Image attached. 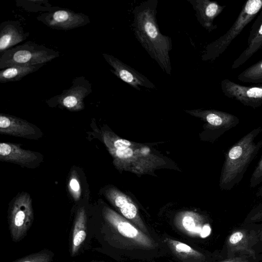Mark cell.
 <instances>
[{
    "instance_id": "obj_20",
    "label": "cell",
    "mask_w": 262,
    "mask_h": 262,
    "mask_svg": "<svg viewBox=\"0 0 262 262\" xmlns=\"http://www.w3.org/2000/svg\"><path fill=\"white\" fill-rule=\"evenodd\" d=\"M165 241L172 253L184 261L199 262L204 259L202 253L183 242L167 237Z\"/></svg>"
},
{
    "instance_id": "obj_5",
    "label": "cell",
    "mask_w": 262,
    "mask_h": 262,
    "mask_svg": "<svg viewBox=\"0 0 262 262\" xmlns=\"http://www.w3.org/2000/svg\"><path fill=\"white\" fill-rule=\"evenodd\" d=\"M33 220L32 199L29 194L23 192L14 198L9 211V228L13 242H18L25 237Z\"/></svg>"
},
{
    "instance_id": "obj_12",
    "label": "cell",
    "mask_w": 262,
    "mask_h": 262,
    "mask_svg": "<svg viewBox=\"0 0 262 262\" xmlns=\"http://www.w3.org/2000/svg\"><path fill=\"white\" fill-rule=\"evenodd\" d=\"M39 153L21 148L18 144L2 142L0 144V160L28 168H34L39 162Z\"/></svg>"
},
{
    "instance_id": "obj_14",
    "label": "cell",
    "mask_w": 262,
    "mask_h": 262,
    "mask_svg": "<svg viewBox=\"0 0 262 262\" xmlns=\"http://www.w3.org/2000/svg\"><path fill=\"white\" fill-rule=\"evenodd\" d=\"M203 118L210 128L219 137L226 132L238 124L239 120L236 116L223 111L216 110H198L191 112Z\"/></svg>"
},
{
    "instance_id": "obj_3",
    "label": "cell",
    "mask_w": 262,
    "mask_h": 262,
    "mask_svg": "<svg viewBox=\"0 0 262 262\" xmlns=\"http://www.w3.org/2000/svg\"><path fill=\"white\" fill-rule=\"evenodd\" d=\"M261 9L262 0H248L245 2L231 28L223 35L206 46L202 59L204 61H213L218 58Z\"/></svg>"
},
{
    "instance_id": "obj_19",
    "label": "cell",
    "mask_w": 262,
    "mask_h": 262,
    "mask_svg": "<svg viewBox=\"0 0 262 262\" xmlns=\"http://www.w3.org/2000/svg\"><path fill=\"white\" fill-rule=\"evenodd\" d=\"M87 216L84 207L78 209L76 214L73 229L71 255H76L83 244L87 235Z\"/></svg>"
},
{
    "instance_id": "obj_13",
    "label": "cell",
    "mask_w": 262,
    "mask_h": 262,
    "mask_svg": "<svg viewBox=\"0 0 262 262\" xmlns=\"http://www.w3.org/2000/svg\"><path fill=\"white\" fill-rule=\"evenodd\" d=\"M187 2L191 5L198 22L204 29L211 32L217 28L213 21L225 8V5H220L210 0H187Z\"/></svg>"
},
{
    "instance_id": "obj_11",
    "label": "cell",
    "mask_w": 262,
    "mask_h": 262,
    "mask_svg": "<svg viewBox=\"0 0 262 262\" xmlns=\"http://www.w3.org/2000/svg\"><path fill=\"white\" fill-rule=\"evenodd\" d=\"M0 133L29 139L40 137V130L29 122L10 115L0 114Z\"/></svg>"
},
{
    "instance_id": "obj_15",
    "label": "cell",
    "mask_w": 262,
    "mask_h": 262,
    "mask_svg": "<svg viewBox=\"0 0 262 262\" xmlns=\"http://www.w3.org/2000/svg\"><path fill=\"white\" fill-rule=\"evenodd\" d=\"M106 196L122 215L143 232L149 235L147 227L140 217L135 205L122 193L114 189L108 191Z\"/></svg>"
},
{
    "instance_id": "obj_29",
    "label": "cell",
    "mask_w": 262,
    "mask_h": 262,
    "mask_svg": "<svg viewBox=\"0 0 262 262\" xmlns=\"http://www.w3.org/2000/svg\"><path fill=\"white\" fill-rule=\"evenodd\" d=\"M98 262H104V261H98Z\"/></svg>"
},
{
    "instance_id": "obj_27",
    "label": "cell",
    "mask_w": 262,
    "mask_h": 262,
    "mask_svg": "<svg viewBox=\"0 0 262 262\" xmlns=\"http://www.w3.org/2000/svg\"><path fill=\"white\" fill-rule=\"evenodd\" d=\"M243 234L241 232H236L232 234L229 238V242L232 244H235L242 240Z\"/></svg>"
},
{
    "instance_id": "obj_16",
    "label": "cell",
    "mask_w": 262,
    "mask_h": 262,
    "mask_svg": "<svg viewBox=\"0 0 262 262\" xmlns=\"http://www.w3.org/2000/svg\"><path fill=\"white\" fill-rule=\"evenodd\" d=\"M175 223L179 230L191 237L205 238L211 232L209 225L204 223L202 217L195 213L185 212L177 219Z\"/></svg>"
},
{
    "instance_id": "obj_17",
    "label": "cell",
    "mask_w": 262,
    "mask_h": 262,
    "mask_svg": "<svg viewBox=\"0 0 262 262\" xmlns=\"http://www.w3.org/2000/svg\"><path fill=\"white\" fill-rule=\"evenodd\" d=\"M29 35L18 21L3 22L0 26V55L26 40Z\"/></svg>"
},
{
    "instance_id": "obj_6",
    "label": "cell",
    "mask_w": 262,
    "mask_h": 262,
    "mask_svg": "<svg viewBox=\"0 0 262 262\" xmlns=\"http://www.w3.org/2000/svg\"><path fill=\"white\" fill-rule=\"evenodd\" d=\"M103 214L105 221L117 233L135 246L146 250H154L158 247L157 243L149 235L112 209L104 208Z\"/></svg>"
},
{
    "instance_id": "obj_7",
    "label": "cell",
    "mask_w": 262,
    "mask_h": 262,
    "mask_svg": "<svg viewBox=\"0 0 262 262\" xmlns=\"http://www.w3.org/2000/svg\"><path fill=\"white\" fill-rule=\"evenodd\" d=\"M92 93V84L84 76L74 78L71 87L46 101L50 106H59L71 112L84 109V98Z\"/></svg>"
},
{
    "instance_id": "obj_1",
    "label": "cell",
    "mask_w": 262,
    "mask_h": 262,
    "mask_svg": "<svg viewBox=\"0 0 262 262\" xmlns=\"http://www.w3.org/2000/svg\"><path fill=\"white\" fill-rule=\"evenodd\" d=\"M158 5V0H147L136 6L133 11L132 27L141 46L164 72L171 75L172 41L160 31L156 18Z\"/></svg>"
},
{
    "instance_id": "obj_24",
    "label": "cell",
    "mask_w": 262,
    "mask_h": 262,
    "mask_svg": "<svg viewBox=\"0 0 262 262\" xmlns=\"http://www.w3.org/2000/svg\"><path fill=\"white\" fill-rule=\"evenodd\" d=\"M69 188L73 199L76 201H78L81 195V189L79 182L75 174H72L70 178Z\"/></svg>"
},
{
    "instance_id": "obj_25",
    "label": "cell",
    "mask_w": 262,
    "mask_h": 262,
    "mask_svg": "<svg viewBox=\"0 0 262 262\" xmlns=\"http://www.w3.org/2000/svg\"><path fill=\"white\" fill-rule=\"evenodd\" d=\"M262 182V156L252 173L250 179V188H255Z\"/></svg>"
},
{
    "instance_id": "obj_18",
    "label": "cell",
    "mask_w": 262,
    "mask_h": 262,
    "mask_svg": "<svg viewBox=\"0 0 262 262\" xmlns=\"http://www.w3.org/2000/svg\"><path fill=\"white\" fill-rule=\"evenodd\" d=\"M247 45V48L233 62L232 69L242 66L262 48V11L251 28Z\"/></svg>"
},
{
    "instance_id": "obj_8",
    "label": "cell",
    "mask_w": 262,
    "mask_h": 262,
    "mask_svg": "<svg viewBox=\"0 0 262 262\" xmlns=\"http://www.w3.org/2000/svg\"><path fill=\"white\" fill-rule=\"evenodd\" d=\"M37 19L50 28L60 30L75 29L90 23L84 14L62 8L41 14Z\"/></svg>"
},
{
    "instance_id": "obj_10",
    "label": "cell",
    "mask_w": 262,
    "mask_h": 262,
    "mask_svg": "<svg viewBox=\"0 0 262 262\" xmlns=\"http://www.w3.org/2000/svg\"><path fill=\"white\" fill-rule=\"evenodd\" d=\"M102 56L113 68L111 71L120 79L137 90L141 86L154 89L156 85L146 77L112 55L104 53Z\"/></svg>"
},
{
    "instance_id": "obj_4",
    "label": "cell",
    "mask_w": 262,
    "mask_h": 262,
    "mask_svg": "<svg viewBox=\"0 0 262 262\" xmlns=\"http://www.w3.org/2000/svg\"><path fill=\"white\" fill-rule=\"evenodd\" d=\"M59 56L58 51L29 41L1 54L0 70L16 66L45 64Z\"/></svg>"
},
{
    "instance_id": "obj_21",
    "label": "cell",
    "mask_w": 262,
    "mask_h": 262,
    "mask_svg": "<svg viewBox=\"0 0 262 262\" xmlns=\"http://www.w3.org/2000/svg\"><path fill=\"white\" fill-rule=\"evenodd\" d=\"M44 65L16 66L1 70L0 71V82L4 83L19 81L26 75L38 71Z\"/></svg>"
},
{
    "instance_id": "obj_28",
    "label": "cell",
    "mask_w": 262,
    "mask_h": 262,
    "mask_svg": "<svg viewBox=\"0 0 262 262\" xmlns=\"http://www.w3.org/2000/svg\"><path fill=\"white\" fill-rule=\"evenodd\" d=\"M256 196L262 198V185L258 189L257 192L256 193Z\"/></svg>"
},
{
    "instance_id": "obj_23",
    "label": "cell",
    "mask_w": 262,
    "mask_h": 262,
    "mask_svg": "<svg viewBox=\"0 0 262 262\" xmlns=\"http://www.w3.org/2000/svg\"><path fill=\"white\" fill-rule=\"evenodd\" d=\"M54 254L51 251L44 249L38 252L27 255L12 262H51Z\"/></svg>"
},
{
    "instance_id": "obj_22",
    "label": "cell",
    "mask_w": 262,
    "mask_h": 262,
    "mask_svg": "<svg viewBox=\"0 0 262 262\" xmlns=\"http://www.w3.org/2000/svg\"><path fill=\"white\" fill-rule=\"evenodd\" d=\"M237 79L245 83H262V59L244 70Z\"/></svg>"
},
{
    "instance_id": "obj_9",
    "label": "cell",
    "mask_w": 262,
    "mask_h": 262,
    "mask_svg": "<svg viewBox=\"0 0 262 262\" xmlns=\"http://www.w3.org/2000/svg\"><path fill=\"white\" fill-rule=\"evenodd\" d=\"M221 87L225 96L245 106L256 108L262 105V86L242 85L225 79L221 81Z\"/></svg>"
},
{
    "instance_id": "obj_2",
    "label": "cell",
    "mask_w": 262,
    "mask_h": 262,
    "mask_svg": "<svg viewBox=\"0 0 262 262\" xmlns=\"http://www.w3.org/2000/svg\"><path fill=\"white\" fill-rule=\"evenodd\" d=\"M262 127L254 128L232 146L225 155L220 186L230 190L242 180L248 167L262 147V139L256 141Z\"/></svg>"
},
{
    "instance_id": "obj_26",
    "label": "cell",
    "mask_w": 262,
    "mask_h": 262,
    "mask_svg": "<svg viewBox=\"0 0 262 262\" xmlns=\"http://www.w3.org/2000/svg\"><path fill=\"white\" fill-rule=\"evenodd\" d=\"M110 152L115 158L120 159H126L133 156L134 151L129 147L123 149H115L111 147H107Z\"/></svg>"
}]
</instances>
